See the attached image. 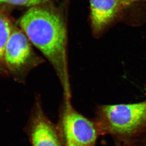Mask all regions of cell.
Segmentation results:
<instances>
[{
    "label": "cell",
    "instance_id": "1",
    "mask_svg": "<svg viewBox=\"0 0 146 146\" xmlns=\"http://www.w3.org/2000/svg\"><path fill=\"white\" fill-rule=\"evenodd\" d=\"M20 27L34 46L53 68L63 89L71 99L66 23L59 13L45 7H32L21 17Z\"/></svg>",
    "mask_w": 146,
    "mask_h": 146
},
{
    "label": "cell",
    "instance_id": "2",
    "mask_svg": "<svg viewBox=\"0 0 146 146\" xmlns=\"http://www.w3.org/2000/svg\"><path fill=\"white\" fill-rule=\"evenodd\" d=\"M94 121L100 135H110L115 141L129 144L146 125V100L139 103L97 106Z\"/></svg>",
    "mask_w": 146,
    "mask_h": 146
},
{
    "label": "cell",
    "instance_id": "3",
    "mask_svg": "<svg viewBox=\"0 0 146 146\" xmlns=\"http://www.w3.org/2000/svg\"><path fill=\"white\" fill-rule=\"evenodd\" d=\"M33 46L23 31L14 27L6 45L4 61L7 73L17 81L24 80L31 69L44 62Z\"/></svg>",
    "mask_w": 146,
    "mask_h": 146
},
{
    "label": "cell",
    "instance_id": "4",
    "mask_svg": "<svg viewBox=\"0 0 146 146\" xmlns=\"http://www.w3.org/2000/svg\"><path fill=\"white\" fill-rule=\"evenodd\" d=\"M58 126L68 132L80 146H96L100 132L94 119L84 116L72 106L71 99L63 96L59 110Z\"/></svg>",
    "mask_w": 146,
    "mask_h": 146
},
{
    "label": "cell",
    "instance_id": "5",
    "mask_svg": "<svg viewBox=\"0 0 146 146\" xmlns=\"http://www.w3.org/2000/svg\"><path fill=\"white\" fill-rule=\"evenodd\" d=\"M33 146H64V141L58 125L48 118L42 109L40 99L36 98L31 123Z\"/></svg>",
    "mask_w": 146,
    "mask_h": 146
},
{
    "label": "cell",
    "instance_id": "6",
    "mask_svg": "<svg viewBox=\"0 0 146 146\" xmlns=\"http://www.w3.org/2000/svg\"><path fill=\"white\" fill-rule=\"evenodd\" d=\"M90 26L93 36L101 38L121 15L124 0H90Z\"/></svg>",
    "mask_w": 146,
    "mask_h": 146
},
{
    "label": "cell",
    "instance_id": "7",
    "mask_svg": "<svg viewBox=\"0 0 146 146\" xmlns=\"http://www.w3.org/2000/svg\"><path fill=\"white\" fill-rule=\"evenodd\" d=\"M14 26L8 18L0 14V73L7 74L4 65V51Z\"/></svg>",
    "mask_w": 146,
    "mask_h": 146
},
{
    "label": "cell",
    "instance_id": "8",
    "mask_svg": "<svg viewBox=\"0 0 146 146\" xmlns=\"http://www.w3.org/2000/svg\"><path fill=\"white\" fill-rule=\"evenodd\" d=\"M48 0H0V4L3 3L23 6H36L43 4Z\"/></svg>",
    "mask_w": 146,
    "mask_h": 146
},
{
    "label": "cell",
    "instance_id": "9",
    "mask_svg": "<svg viewBox=\"0 0 146 146\" xmlns=\"http://www.w3.org/2000/svg\"><path fill=\"white\" fill-rule=\"evenodd\" d=\"M59 129L63 139L64 146H80L74 142V141L72 139L70 135H69L68 132L62 131L60 129Z\"/></svg>",
    "mask_w": 146,
    "mask_h": 146
},
{
    "label": "cell",
    "instance_id": "10",
    "mask_svg": "<svg viewBox=\"0 0 146 146\" xmlns=\"http://www.w3.org/2000/svg\"><path fill=\"white\" fill-rule=\"evenodd\" d=\"M115 141V146H129V144H128L123 143L117 141Z\"/></svg>",
    "mask_w": 146,
    "mask_h": 146
},
{
    "label": "cell",
    "instance_id": "11",
    "mask_svg": "<svg viewBox=\"0 0 146 146\" xmlns=\"http://www.w3.org/2000/svg\"><path fill=\"white\" fill-rule=\"evenodd\" d=\"M124 1L127 4H128V5H129L132 3L136 2V0H124Z\"/></svg>",
    "mask_w": 146,
    "mask_h": 146
},
{
    "label": "cell",
    "instance_id": "12",
    "mask_svg": "<svg viewBox=\"0 0 146 146\" xmlns=\"http://www.w3.org/2000/svg\"><path fill=\"white\" fill-rule=\"evenodd\" d=\"M136 1H146V0H136Z\"/></svg>",
    "mask_w": 146,
    "mask_h": 146
}]
</instances>
